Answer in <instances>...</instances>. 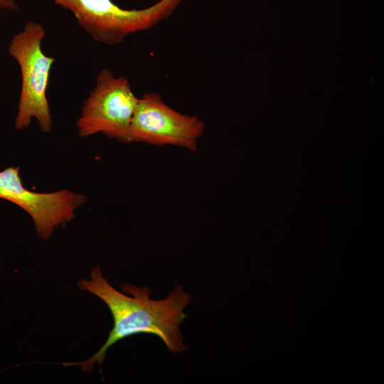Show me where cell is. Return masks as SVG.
<instances>
[{
	"instance_id": "obj_1",
	"label": "cell",
	"mask_w": 384,
	"mask_h": 384,
	"mask_svg": "<svg viewBox=\"0 0 384 384\" xmlns=\"http://www.w3.org/2000/svg\"><path fill=\"white\" fill-rule=\"evenodd\" d=\"M80 289L86 290L101 299L109 308L113 318V327L100 349L89 359L78 363H63L65 366H79L89 373L95 363L102 364L107 349L117 341L137 334H151L159 337L169 351L176 356L188 350L183 343L180 324L187 317L183 309L192 300V296L176 285L169 295L161 300L150 299L152 291L147 287L139 288L120 284L122 290L115 289L103 277L102 270L95 267L90 279H81L78 283Z\"/></svg>"
},
{
	"instance_id": "obj_2",
	"label": "cell",
	"mask_w": 384,
	"mask_h": 384,
	"mask_svg": "<svg viewBox=\"0 0 384 384\" xmlns=\"http://www.w3.org/2000/svg\"><path fill=\"white\" fill-rule=\"evenodd\" d=\"M46 35L43 26L28 21L11 39L8 52L18 63L21 75L16 129H26L35 118L42 132L52 128V117L46 97L50 73L55 59L46 55L41 48Z\"/></svg>"
},
{
	"instance_id": "obj_3",
	"label": "cell",
	"mask_w": 384,
	"mask_h": 384,
	"mask_svg": "<svg viewBox=\"0 0 384 384\" xmlns=\"http://www.w3.org/2000/svg\"><path fill=\"white\" fill-rule=\"evenodd\" d=\"M53 1L73 12L79 26L96 41L116 45L169 18L184 0H159L141 9L121 8L112 0Z\"/></svg>"
},
{
	"instance_id": "obj_4",
	"label": "cell",
	"mask_w": 384,
	"mask_h": 384,
	"mask_svg": "<svg viewBox=\"0 0 384 384\" xmlns=\"http://www.w3.org/2000/svg\"><path fill=\"white\" fill-rule=\"evenodd\" d=\"M138 101L126 78L115 77L109 69L103 68L76 121L79 136L86 137L101 133L121 142H128Z\"/></svg>"
},
{
	"instance_id": "obj_5",
	"label": "cell",
	"mask_w": 384,
	"mask_h": 384,
	"mask_svg": "<svg viewBox=\"0 0 384 384\" xmlns=\"http://www.w3.org/2000/svg\"><path fill=\"white\" fill-rule=\"evenodd\" d=\"M204 132V122L198 117L174 110L157 92H148L139 98L128 142L175 146L195 151Z\"/></svg>"
},
{
	"instance_id": "obj_6",
	"label": "cell",
	"mask_w": 384,
	"mask_h": 384,
	"mask_svg": "<svg viewBox=\"0 0 384 384\" xmlns=\"http://www.w3.org/2000/svg\"><path fill=\"white\" fill-rule=\"evenodd\" d=\"M0 198L17 205L31 217L38 235L48 240L54 230L70 221L75 210L86 201L82 193L68 190L38 193L26 188L19 166L0 171Z\"/></svg>"
},
{
	"instance_id": "obj_7",
	"label": "cell",
	"mask_w": 384,
	"mask_h": 384,
	"mask_svg": "<svg viewBox=\"0 0 384 384\" xmlns=\"http://www.w3.org/2000/svg\"><path fill=\"white\" fill-rule=\"evenodd\" d=\"M0 9L16 11H19L16 0H0Z\"/></svg>"
}]
</instances>
